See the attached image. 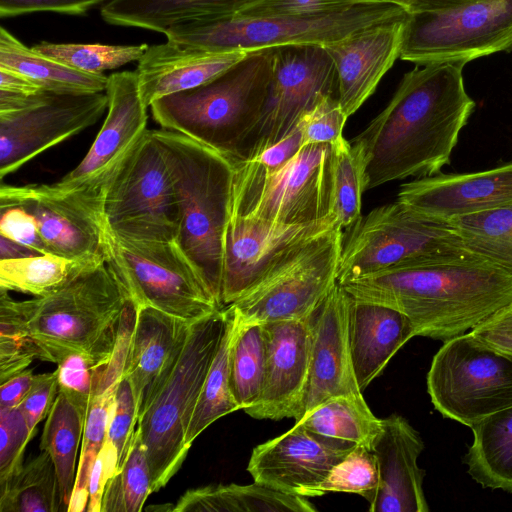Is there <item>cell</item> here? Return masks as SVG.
<instances>
[{"label":"cell","mask_w":512,"mask_h":512,"mask_svg":"<svg viewBox=\"0 0 512 512\" xmlns=\"http://www.w3.org/2000/svg\"><path fill=\"white\" fill-rule=\"evenodd\" d=\"M9 291L0 289V384L29 368L38 359L35 344Z\"/></svg>","instance_id":"cell-44"},{"label":"cell","mask_w":512,"mask_h":512,"mask_svg":"<svg viewBox=\"0 0 512 512\" xmlns=\"http://www.w3.org/2000/svg\"><path fill=\"white\" fill-rule=\"evenodd\" d=\"M192 324L151 307L136 306L123 377L131 384L138 418L173 372Z\"/></svg>","instance_id":"cell-25"},{"label":"cell","mask_w":512,"mask_h":512,"mask_svg":"<svg viewBox=\"0 0 512 512\" xmlns=\"http://www.w3.org/2000/svg\"><path fill=\"white\" fill-rule=\"evenodd\" d=\"M347 119L336 96H322L298 123L302 145L335 144L343 137Z\"/></svg>","instance_id":"cell-47"},{"label":"cell","mask_w":512,"mask_h":512,"mask_svg":"<svg viewBox=\"0 0 512 512\" xmlns=\"http://www.w3.org/2000/svg\"><path fill=\"white\" fill-rule=\"evenodd\" d=\"M58 392L56 369L52 372L35 375L30 391L18 406L31 435L34 436L37 424L48 416Z\"/></svg>","instance_id":"cell-52"},{"label":"cell","mask_w":512,"mask_h":512,"mask_svg":"<svg viewBox=\"0 0 512 512\" xmlns=\"http://www.w3.org/2000/svg\"><path fill=\"white\" fill-rule=\"evenodd\" d=\"M86 418L68 400L58 395L46 417L40 449L46 451L55 466L62 497L63 511L68 512L76 480V460Z\"/></svg>","instance_id":"cell-34"},{"label":"cell","mask_w":512,"mask_h":512,"mask_svg":"<svg viewBox=\"0 0 512 512\" xmlns=\"http://www.w3.org/2000/svg\"><path fill=\"white\" fill-rule=\"evenodd\" d=\"M0 91L32 95L43 91V89L23 74L0 66Z\"/></svg>","instance_id":"cell-58"},{"label":"cell","mask_w":512,"mask_h":512,"mask_svg":"<svg viewBox=\"0 0 512 512\" xmlns=\"http://www.w3.org/2000/svg\"><path fill=\"white\" fill-rule=\"evenodd\" d=\"M302 135L299 126L278 143L266 148L252 160L267 170H275L291 160L302 148Z\"/></svg>","instance_id":"cell-55"},{"label":"cell","mask_w":512,"mask_h":512,"mask_svg":"<svg viewBox=\"0 0 512 512\" xmlns=\"http://www.w3.org/2000/svg\"><path fill=\"white\" fill-rule=\"evenodd\" d=\"M147 44L140 45H105L41 42L32 49L52 60L71 68L89 73H103L105 70L119 68L133 61H138Z\"/></svg>","instance_id":"cell-43"},{"label":"cell","mask_w":512,"mask_h":512,"mask_svg":"<svg viewBox=\"0 0 512 512\" xmlns=\"http://www.w3.org/2000/svg\"><path fill=\"white\" fill-rule=\"evenodd\" d=\"M103 213L110 233L158 242L176 241L178 208L162 144L146 130L116 168L104 193Z\"/></svg>","instance_id":"cell-12"},{"label":"cell","mask_w":512,"mask_h":512,"mask_svg":"<svg viewBox=\"0 0 512 512\" xmlns=\"http://www.w3.org/2000/svg\"><path fill=\"white\" fill-rule=\"evenodd\" d=\"M0 66L17 71L43 90L57 94L106 91L108 77L66 66L29 48L5 28L0 29Z\"/></svg>","instance_id":"cell-31"},{"label":"cell","mask_w":512,"mask_h":512,"mask_svg":"<svg viewBox=\"0 0 512 512\" xmlns=\"http://www.w3.org/2000/svg\"><path fill=\"white\" fill-rule=\"evenodd\" d=\"M408 14L357 30L324 46L336 72L337 99L349 118L400 57Z\"/></svg>","instance_id":"cell-22"},{"label":"cell","mask_w":512,"mask_h":512,"mask_svg":"<svg viewBox=\"0 0 512 512\" xmlns=\"http://www.w3.org/2000/svg\"><path fill=\"white\" fill-rule=\"evenodd\" d=\"M462 62L417 65L386 107L352 139L365 166L366 189L440 173L450 163L475 102Z\"/></svg>","instance_id":"cell-1"},{"label":"cell","mask_w":512,"mask_h":512,"mask_svg":"<svg viewBox=\"0 0 512 512\" xmlns=\"http://www.w3.org/2000/svg\"><path fill=\"white\" fill-rule=\"evenodd\" d=\"M175 512H314L307 497L254 482L218 484L187 490L172 507Z\"/></svg>","instance_id":"cell-30"},{"label":"cell","mask_w":512,"mask_h":512,"mask_svg":"<svg viewBox=\"0 0 512 512\" xmlns=\"http://www.w3.org/2000/svg\"><path fill=\"white\" fill-rule=\"evenodd\" d=\"M107 115L82 161L59 182L61 188L106 184L116 168L146 132L147 105L136 71L108 76Z\"/></svg>","instance_id":"cell-20"},{"label":"cell","mask_w":512,"mask_h":512,"mask_svg":"<svg viewBox=\"0 0 512 512\" xmlns=\"http://www.w3.org/2000/svg\"><path fill=\"white\" fill-rule=\"evenodd\" d=\"M414 336L413 325L403 313L385 305L351 298L349 343L359 388L365 389Z\"/></svg>","instance_id":"cell-28"},{"label":"cell","mask_w":512,"mask_h":512,"mask_svg":"<svg viewBox=\"0 0 512 512\" xmlns=\"http://www.w3.org/2000/svg\"><path fill=\"white\" fill-rule=\"evenodd\" d=\"M35 375L27 368L9 378L0 387V409L17 408L30 391Z\"/></svg>","instance_id":"cell-56"},{"label":"cell","mask_w":512,"mask_h":512,"mask_svg":"<svg viewBox=\"0 0 512 512\" xmlns=\"http://www.w3.org/2000/svg\"><path fill=\"white\" fill-rule=\"evenodd\" d=\"M397 201L441 219L510 206L512 161L483 171L414 178L400 186Z\"/></svg>","instance_id":"cell-24"},{"label":"cell","mask_w":512,"mask_h":512,"mask_svg":"<svg viewBox=\"0 0 512 512\" xmlns=\"http://www.w3.org/2000/svg\"><path fill=\"white\" fill-rule=\"evenodd\" d=\"M137 404L129 380L122 377L115 391L110 414L106 442L117 451V472L123 465L131 448L137 426Z\"/></svg>","instance_id":"cell-49"},{"label":"cell","mask_w":512,"mask_h":512,"mask_svg":"<svg viewBox=\"0 0 512 512\" xmlns=\"http://www.w3.org/2000/svg\"><path fill=\"white\" fill-rule=\"evenodd\" d=\"M233 317L230 386L239 409L245 410L257 402L263 388L266 365L265 338L262 324L241 323L234 313Z\"/></svg>","instance_id":"cell-37"},{"label":"cell","mask_w":512,"mask_h":512,"mask_svg":"<svg viewBox=\"0 0 512 512\" xmlns=\"http://www.w3.org/2000/svg\"><path fill=\"white\" fill-rule=\"evenodd\" d=\"M379 487L378 463L374 452L364 446H355L313 491L312 497L328 492L354 493L369 504Z\"/></svg>","instance_id":"cell-45"},{"label":"cell","mask_w":512,"mask_h":512,"mask_svg":"<svg viewBox=\"0 0 512 512\" xmlns=\"http://www.w3.org/2000/svg\"><path fill=\"white\" fill-rule=\"evenodd\" d=\"M448 220L471 252L512 275V205Z\"/></svg>","instance_id":"cell-39"},{"label":"cell","mask_w":512,"mask_h":512,"mask_svg":"<svg viewBox=\"0 0 512 512\" xmlns=\"http://www.w3.org/2000/svg\"><path fill=\"white\" fill-rule=\"evenodd\" d=\"M33 438L20 409H0V488L23 466V455Z\"/></svg>","instance_id":"cell-48"},{"label":"cell","mask_w":512,"mask_h":512,"mask_svg":"<svg viewBox=\"0 0 512 512\" xmlns=\"http://www.w3.org/2000/svg\"><path fill=\"white\" fill-rule=\"evenodd\" d=\"M354 447L295 424L280 436L257 445L247 470L254 482L308 498Z\"/></svg>","instance_id":"cell-19"},{"label":"cell","mask_w":512,"mask_h":512,"mask_svg":"<svg viewBox=\"0 0 512 512\" xmlns=\"http://www.w3.org/2000/svg\"><path fill=\"white\" fill-rule=\"evenodd\" d=\"M472 256L478 255L448 219L418 213L396 200L372 209L348 228L338 283L401 263Z\"/></svg>","instance_id":"cell-8"},{"label":"cell","mask_w":512,"mask_h":512,"mask_svg":"<svg viewBox=\"0 0 512 512\" xmlns=\"http://www.w3.org/2000/svg\"><path fill=\"white\" fill-rule=\"evenodd\" d=\"M271 64L272 48L250 51L213 80L155 100L153 118L163 129L240 159L262 113Z\"/></svg>","instance_id":"cell-4"},{"label":"cell","mask_w":512,"mask_h":512,"mask_svg":"<svg viewBox=\"0 0 512 512\" xmlns=\"http://www.w3.org/2000/svg\"><path fill=\"white\" fill-rule=\"evenodd\" d=\"M107 183L72 189L55 183H2L0 206L17 205L32 214L49 253L72 260L106 259L109 232L103 201Z\"/></svg>","instance_id":"cell-15"},{"label":"cell","mask_w":512,"mask_h":512,"mask_svg":"<svg viewBox=\"0 0 512 512\" xmlns=\"http://www.w3.org/2000/svg\"><path fill=\"white\" fill-rule=\"evenodd\" d=\"M366 190L364 163L343 136L331 145V214L343 230L361 218Z\"/></svg>","instance_id":"cell-40"},{"label":"cell","mask_w":512,"mask_h":512,"mask_svg":"<svg viewBox=\"0 0 512 512\" xmlns=\"http://www.w3.org/2000/svg\"><path fill=\"white\" fill-rule=\"evenodd\" d=\"M512 50V0H474L408 14L400 58L462 62Z\"/></svg>","instance_id":"cell-14"},{"label":"cell","mask_w":512,"mask_h":512,"mask_svg":"<svg viewBox=\"0 0 512 512\" xmlns=\"http://www.w3.org/2000/svg\"><path fill=\"white\" fill-rule=\"evenodd\" d=\"M259 0H110L102 18L113 25L165 33L170 27L193 20H210L238 14Z\"/></svg>","instance_id":"cell-29"},{"label":"cell","mask_w":512,"mask_h":512,"mask_svg":"<svg viewBox=\"0 0 512 512\" xmlns=\"http://www.w3.org/2000/svg\"><path fill=\"white\" fill-rule=\"evenodd\" d=\"M227 324L225 307L194 322L181 356L137 426L147 452L152 490L178 472L189 447L185 437Z\"/></svg>","instance_id":"cell-6"},{"label":"cell","mask_w":512,"mask_h":512,"mask_svg":"<svg viewBox=\"0 0 512 512\" xmlns=\"http://www.w3.org/2000/svg\"><path fill=\"white\" fill-rule=\"evenodd\" d=\"M343 238L338 224L314 237L228 307L245 324L311 320L338 283Z\"/></svg>","instance_id":"cell-11"},{"label":"cell","mask_w":512,"mask_h":512,"mask_svg":"<svg viewBox=\"0 0 512 512\" xmlns=\"http://www.w3.org/2000/svg\"><path fill=\"white\" fill-rule=\"evenodd\" d=\"M405 14L408 13L399 6L382 2L324 15H233L193 20L176 24L164 34L168 41L209 51H254L287 45H325Z\"/></svg>","instance_id":"cell-7"},{"label":"cell","mask_w":512,"mask_h":512,"mask_svg":"<svg viewBox=\"0 0 512 512\" xmlns=\"http://www.w3.org/2000/svg\"><path fill=\"white\" fill-rule=\"evenodd\" d=\"M484 323L496 329L512 333V304L501 309Z\"/></svg>","instance_id":"cell-61"},{"label":"cell","mask_w":512,"mask_h":512,"mask_svg":"<svg viewBox=\"0 0 512 512\" xmlns=\"http://www.w3.org/2000/svg\"><path fill=\"white\" fill-rule=\"evenodd\" d=\"M152 131L163 146L174 184L176 243L221 305L224 238L237 159L174 131Z\"/></svg>","instance_id":"cell-3"},{"label":"cell","mask_w":512,"mask_h":512,"mask_svg":"<svg viewBox=\"0 0 512 512\" xmlns=\"http://www.w3.org/2000/svg\"><path fill=\"white\" fill-rule=\"evenodd\" d=\"M295 424L331 441L372 447L382 430L362 393L333 397L318 405Z\"/></svg>","instance_id":"cell-33"},{"label":"cell","mask_w":512,"mask_h":512,"mask_svg":"<svg viewBox=\"0 0 512 512\" xmlns=\"http://www.w3.org/2000/svg\"><path fill=\"white\" fill-rule=\"evenodd\" d=\"M350 304L351 297L337 283L312 318L308 381L298 420L328 399L362 393L350 352Z\"/></svg>","instance_id":"cell-23"},{"label":"cell","mask_w":512,"mask_h":512,"mask_svg":"<svg viewBox=\"0 0 512 512\" xmlns=\"http://www.w3.org/2000/svg\"><path fill=\"white\" fill-rule=\"evenodd\" d=\"M339 284L353 300L406 315L416 336L443 343L512 304V275L479 256L406 262Z\"/></svg>","instance_id":"cell-2"},{"label":"cell","mask_w":512,"mask_h":512,"mask_svg":"<svg viewBox=\"0 0 512 512\" xmlns=\"http://www.w3.org/2000/svg\"><path fill=\"white\" fill-rule=\"evenodd\" d=\"M337 224L334 216L307 224H281L230 213L223 251L220 302L243 297L295 249Z\"/></svg>","instance_id":"cell-18"},{"label":"cell","mask_w":512,"mask_h":512,"mask_svg":"<svg viewBox=\"0 0 512 512\" xmlns=\"http://www.w3.org/2000/svg\"><path fill=\"white\" fill-rule=\"evenodd\" d=\"M408 14L421 13L456 6L474 0H387Z\"/></svg>","instance_id":"cell-59"},{"label":"cell","mask_w":512,"mask_h":512,"mask_svg":"<svg viewBox=\"0 0 512 512\" xmlns=\"http://www.w3.org/2000/svg\"><path fill=\"white\" fill-rule=\"evenodd\" d=\"M230 213L281 224H307L332 216L331 145H304L275 170L237 159Z\"/></svg>","instance_id":"cell-9"},{"label":"cell","mask_w":512,"mask_h":512,"mask_svg":"<svg viewBox=\"0 0 512 512\" xmlns=\"http://www.w3.org/2000/svg\"><path fill=\"white\" fill-rule=\"evenodd\" d=\"M311 320L262 324L266 346L261 394L244 411L255 419L300 418L308 381Z\"/></svg>","instance_id":"cell-21"},{"label":"cell","mask_w":512,"mask_h":512,"mask_svg":"<svg viewBox=\"0 0 512 512\" xmlns=\"http://www.w3.org/2000/svg\"><path fill=\"white\" fill-rule=\"evenodd\" d=\"M112 354L72 352L57 365L59 392L86 418L90 400L96 392Z\"/></svg>","instance_id":"cell-46"},{"label":"cell","mask_w":512,"mask_h":512,"mask_svg":"<svg viewBox=\"0 0 512 512\" xmlns=\"http://www.w3.org/2000/svg\"><path fill=\"white\" fill-rule=\"evenodd\" d=\"M151 493L147 452L136 428L123 465L106 484L101 512H140Z\"/></svg>","instance_id":"cell-41"},{"label":"cell","mask_w":512,"mask_h":512,"mask_svg":"<svg viewBox=\"0 0 512 512\" xmlns=\"http://www.w3.org/2000/svg\"><path fill=\"white\" fill-rule=\"evenodd\" d=\"M117 466L115 447L105 442L97 457L89 482V500L86 511L101 512L103 494L108 480L114 475Z\"/></svg>","instance_id":"cell-54"},{"label":"cell","mask_w":512,"mask_h":512,"mask_svg":"<svg viewBox=\"0 0 512 512\" xmlns=\"http://www.w3.org/2000/svg\"><path fill=\"white\" fill-rule=\"evenodd\" d=\"M0 214L1 236L22 244L39 254L49 253L32 214L17 205L0 206Z\"/></svg>","instance_id":"cell-51"},{"label":"cell","mask_w":512,"mask_h":512,"mask_svg":"<svg viewBox=\"0 0 512 512\" xmlns=\"http://www.w3.org/2000/svg\"><path fill=\"white\" fill-rule=\"evenodd\" d=\"M389 3L387 0H259L236 15L312 16L324 15L371 3Z\"/></svg>","instance_id":"cell-50"},{"label":"cell","mask_w":512,"mask_h":512,"mask_svg":"<svg viewBox=\"0 0 512 512\" xmlns=\"http://www.w3.org/2000/svg\"><path fill=\"white\" fill-rule=\"evenodd\" d=\"M38 254L28 247L0 235V260L18 259Z\"/></svg>","instance_id":"cell-60"},{"label":"cell","mask_w":512,"mask_h":512,"mask_svg":"<svg viewBox=\"0 0 512 512\" xmlns=\"http://www.w3.org/2000/svg\"><path fill=\"white\" fill-rule=\"evenodd\" d=\"M218 350L211 363L190 421L185 442L190 448L194 440L217 419L239 410L230 386V346L234 326L231 309Z\"/></svg>","instance_id":"cell-38"},{"label":"cell","mask_w":512,"mask_h":512,"mask_svg":"<svg viewBox=\"0 0 512 512\" xmlns=\"http://www.w3.org/2000/svg\"><path fill=\"white\" fill-rule=\"evenodd\" d=\"M427 390L445 418L471 427L512 406V359L470 332L452 338L432 359Z\"/></svg>","instance_id":"cell-13"},{"label":"cell","mask_w":512,"mask_h":512,"mask_svg":"<svg viewBox=\"0 0 512 512\" xmlns=\"http://www.w3.org/2000/svg\"><path fill=\"white\" fill-rule=\"evenodd\" d=\"M110 0H0V16L13 17L32 12H58L80 15Z\"/></svg>","instance_id":"cell-53"},{"label":"cell","mask_w":512,"mask_h":512,"mask_svg":"<svg viewBox=\"0 0 512 512\" xmlns=\"http://www.w3.org/2000/svg\"><path fill=\"white\" fill-rule=\"evenodd\" d=\"M468 473L479 484L512 493V406L472 425Z\"/></svg>","instance_id":"cell-32"},{"label":"cell","mask_w":512,"mask_h":512,"mask_svg":"<svg viewBox=\"0 0 512 512\" xmlns=\"http://www.w3.org/2000/svg\"><path fill=\"white\" fill-rule=\"evenodd\" d=\"M470 333L483 344L512 359V333L496 329L485 323L477 326Z\"/></svg>","instance_id":"cell-57"},{"label":"cell","mask_w":512,"mask_h":512,"mask_svg":"<svg viewBox=\"0 0 512 512\" xmlns=\"http://www.w3.org/2000/svg\"><path fill=\"white\" fill-rule=\"evenodd\" d=\"M108 107L103 92L57 94L43 91L30 106L0 113V178L45 150L92 126Z\"/></svg>","instance_id":"cell-17"},{"label":"cell","mask_w":512,"mask_h":512,"mask_svg":"<svg viewBox=\"0 0 512 512\" xmlns=\"http://www.w3.org/2000/svg\"><path fill=\"white\" fill-rule=\"evenodd\" d=\"M250 51H209L172 41L148 46L138 60L144 103L205 84L244 59Z\"/></svg>","instance_id":"cell-27"},{"label":"cell","mask_w":512,"mask_h":512,"mask_svg":"<svg viewBox=\"0 0 512 512\" xmlns=\"http://www.w3.org/2000/svg\"><path fill=\"white\" fill-rule=\"evenodd\" d=\"M105 260H72L51 253L0 260V289L45 296Z\"/></svg>","instance_id":"cell-35"},{"label":"cell","mask_w":512,"mask_h":512,"mask_svg":"<svg viewBox=\"0 0 512 512\" xmlns=\"http://www.w3.org/2000/svg\"><path fill=\"white\" fill-rule=\"evenodd\" d=\"M127 300L105 260L57 291L18 306L38 359L58 364L72 352L112 354Z\"/></svg>","instance_id":"cell-5"},{"label":"cell","mask_w":512,"mask_h":512,"mask_svg":"<svg viewBox=\"0 0 512 512\" xmlns=\"http://www.w3.org/2000/svg\"><path fill=\"white\" fill-rule=\"evenodd\" d=\"M106 261L137 307L190 323L223 308L176 241L134 240L109 232Z\"/></svg>","instance_id":"cell-10"},{"label":"cell","mask_w":512,"mask_h":512,"mask_svg":"<svg viewBox=\"0 0 512 512\" xmlns=\"http://www.w3.org/2000/svg\"><path fill=\"white\" fill-rule=\"evenodd\" d=\"M117 386L95 393L90 400L83 430L80 460L68 512H82L87 509L90 476L94 463L106 442Z\"/></svg>","instance_id":"cell-42"},{"label":"cell","mask_w":512,"mask_h":512,"mask_svg":"<svg viewBox=\"0 0 512 512\" xmlns=\"http://www.w3.org/2000/svg\"><path fill=\"white\" fill-rule=\"evenodd\" d=\"M324 95L337 97V78L334 64L323 45L272 48L266 100L239 160L252 159L284 139Z\"/></svg>","instance_id":"cell-16"},{"label":"cell","mask_w":512,"mask_h":512,"mask_svg":"<svg viewBox=\"0 0 512 512\" xmlns=\"http://www.w3.org/2000/svg\"><path fill=\"white\" fill-rule=\"evenodd\" d=\"M424 449L420 434L402 416L382 419L372 451L379 470L377 495L370 512H428L423 490L425 471L417 460Z\"/></svg>","instance_id":"cell-26"},{"label":"cell","mask_w":512,"mask_h":512,"mask_svg":"<svg viewBox=\"0 0 512 512\" xmlns=\"http://www.w3.org/2000/svg\"><path fill=\"white\" fill-rule=\"evenodd\" d=\"M0 512H64L56 469L46 451L0 488Z\"/></svg>","instance_id":"cell-36"}]
</instances>
